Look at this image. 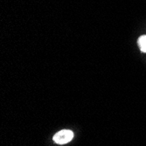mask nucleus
Wrapping results in <instances>:
<instances>
[{
  "mask_svg": "<svg viewBox=\"0 0 146 146\" xmlns=\"http://www.w3.org/2000/svg\"><path fill=\"white\" fill-rule=\"evenodd\" d=\"M74 137V132L69 129H62L54 136V141L58 144L69 143Z\"/></svg>",
  "mask_w": 146,
  "mask_h": 146,
  "instance_id": "obj_1",
  "label": "nucleus"
},
{
  "mask_svg": "<svg viewBox=\"0 0 146 146\" xmlns=\"http://www.w3.org/2000/svg\"><path fill=\"white\" fill-rule=\"evenodd\" d=\"M138 45L143 52H146V35H143L138 38Z\"/></svg>",
  "mask_w": 146,
  "mask_h": 146,
  "instance_id": "obj_2",
  "label": "nucleus"
}]
</instances>
